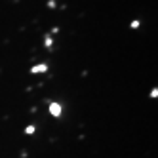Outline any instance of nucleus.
<instances>
[{
	"label": "nucleus",
	"mask_w": 158,
	"mask_h": 158,
	"mask_svg": "<svg viewBox=\"0 0 158 158\" xmlns=\"http://www.w3.org/2000/svg\"><path fill=\"white\" fill-rule=\"evenodd\" d=\"M50 112H52L53 116H59V114H61V107L57 103H52V105H50Z\"/></svg>",
	"instance_id": "nucleus-1"
},
{
	"label": "nucleus",
	"mask_w": 158,
	"mask_h": 158,
	"mask_svg": "<svg viewBox=\"0 0 158 158\" xmlns=\"http://www.w3.org/2000/svg\"><path fill=\"white\" fill-rule=\"evenodd\" d=\"M46 65H38V67H33V73H46Z\"/></svg>",
	"instance_id": "nucleus-2"
}]
</instances>
